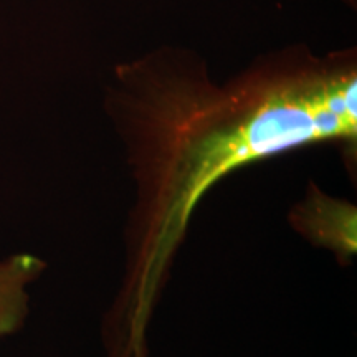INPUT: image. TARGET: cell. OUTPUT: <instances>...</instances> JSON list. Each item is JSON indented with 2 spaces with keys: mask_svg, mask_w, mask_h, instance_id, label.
I'll list each match as a JSON object with an SVG mask.
<instances>
[{
  "mask_svg": "<svg viewBox=\"0 0 357 357\" xmlns=\"http://www.w3.org/2000/svg\"><path fill=\"white\" fill-rule=\"evenodd\" d=\"M102 109L132 197L121 278L101 321L106 357H149V333L192 217L248 164L316 142H357V48L306 43L257 55L217 82L192 48L160 45L116 63Z\"/></svg>",
  "mask_w": 357,
  "mask_h": 357,
  "instance_id": "cell-1",
  "label": "cell"
},
{
  "mask_svg": "<svg viewBox=\"0 0 357 357\" xmlns=\"http://www.w3.org/2000/svg\"><path fill=\"white\" fill-rule=\"evenodd\" d=\"M356 207L351 202L334 199L311 182L305 199L289 213V222L310 243L321 245L339 258L356 255L357 230Z\"/></svg>",
  "mask_w": 357,
  "mask_h": 357,
  "instance_id": "cell-2",
  "label": "cell"
},
{
  "mask_svg": "<svg viewBox=\"0 0 357 357\" xmlns=\"http://www.w3.org/2000/svg\"><path fill=\"white\" fill-rule=\"evenodd\" d=\"M336 2L342 3L346 8H349L351 12H356L357 10V0H336Z\"/></svg>",
  "mask_w": 357,
  "mask_h": 357,
  "instance_id": "cell-4",
  "label": "cell"
},
{
  "mask_svg": "<svg viewBox=\"0 0 357 357\" xmlns=\"http://www.w3.org/2000/svg\"><path fill=\"white\" fill-rule=\"evenodd\" d=\"M47 270L32 253L0 258V342L24 328L30 312V287Z\"/></svg>",
  "mask_w": 357,
  "mask_h": 357,
  "instance_id": "cell-3",
  "label": "cell"
}]
</instances>
